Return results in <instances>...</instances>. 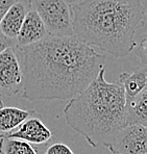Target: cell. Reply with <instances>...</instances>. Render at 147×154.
Returning a JSON list of instances; mask_svg holds the SVG:
<instances>
[{
    "label": "cell",
    "mask_w": 147,
    "mask_h": 154,
    "mask_svg": "<svg viewBox=\"0 0 147 154\" xmlns=\"http://www.w3.org/2000/svg\"><path fill=\"white\" fill-rule=\"evenodd\" d=\"M119 83L123 87L126 100L137 97L147 89V71L146 67L134 68L130 72H122L119 75Z\"/></svg>",
    "instance_id": "cell-10"
},
{
    "label": "cell",
    "mask_w": 147,
    "mask_h": 154,
    "mask_svg": "<svg viewBox=\"0 0 147 154\" xmlns=\"http://www.w3.org/2000/svg\"><path fill=\"white\" fill-rule=\"evenodd\" d=\"M14 45H15V43L10 41L8 38H6L1 32H0V53L3 52L5 49L10 48V47H14Z\"/></svg>",
    "instance_id": "cell-16"
},
{
    "label": "cell",
    "mask_w": 147,
    "mask_h": 154,
    "mask_svg": "<svg viewBox=\"0 0 147 154\" xmlns=\"http://www.w3.org/2000/svg\"><path fill=\"white\" fill-rule=\"evenodd\" d=\"M125 94L121 83L108 82L105 66L80 94L64 107L66 123L93 148L105 146L125 126Z\"/></svg>",
    "instance_id": "cell-3"
},
{
    "label": "cell",
    "mask_w": 147,
    "mask_h": 154,
    "mask_svg": "<svg viewBox=\"0 0 147 154\" xmlns=\"http://www.w3.org/2000/svg\"><path fill=\"white\" fill-rule=\"evenodd\" d=\"M20 54L22 97L29 101L70 100L80 94L105 66V54L76 37H51Z\"/></svg>",
    "instance_id": "cell-1"
},
{
    "label": "cell",
    "mask_w": 147,
    "mask_h": 154,
    "mask_svg": "<svg viewBox=\"0 0 147 154\" xmlns=\"http://www.w3.org/2000/svg\"><path fill=\"white\" fill-rule=\"evenodd\" d=\"M16 2V0H0V22L8 11V8Z\"/></svg>",
    "instance_id": "cell-15"
},
{
    "label": "cell",
    "mask_w": 147,
    "mask_h": 154,
    "mask_svg": "<svg viewBox=\"0 0 147 154\" xmlns=\"http://www.w3.org/2000/svg\"><path fill=\"white\" fill-rule=\"evenodd\" d=\"M33 116H39V114L35 109L26 110L15 106L3 105L0 107V135L15 130Z\"/></svg>",
    "instance_id": "cell-11"
},
{
    "label": "cell",
    "mask_w": 147,
    "mask_h": 154,
    "mask_svg": "<svg viewBox=\"0 0 147 154\" xmlns=\"http://www.w3.org/2000/svg\"><path fill=\"white\" fill-rule=\"evenodd\" d=\"M31 5L42 20L48 35L75 37L71 5L66 0H31Z\"/></svg>",
    "instance_id": "cell-4"
},
{
    "label": "cell",
    "mask_w": 147,
    "mask_h": 154,
    "mask_svg": "<svg viewBox=\"0 0 147 154\" xmlns=\"http://www.w3.org/2000/svg\"><path fill=\"white\" fill-rule=\"evenodd\" d=\"M0 154H38V151L21 140L0 139Z\"/></svg>",
    "instance_id": "cell-13"
},
{
    "label": "cell",
    "mask_w": 147,
    "mask_h": 154,
    "mask_svg": "<svg viewBox=\"0 0 147 154\" xmlns=\"http://www.w3.org/2000/svg\"><path fill=\"white\" fill-rule=\"evenodd\" d=\"M113 154H147V127L127 125L117 130L105 145Z\"/></svg>",
    "instance_id": "cell-5"
},
{
    "label": "cell",
    "mask_w": 147,
    "mask_h": 154,
    "mask_svg": "<svg viewBox=\"0 0 147 154\" xmlns=\"http://www.w3.org/2000/svg\"><path fill=\"white\" fill-rule=\"evenodd\" d=\"M47 35H48L42 20L31 5L24 18L18 37L16 38V47H25L36 44Z\"/></svg>",
    "instance_id": "cell-8"
},
{
    "label": "cell",
    "mask_w": 147,
    "mask_h": 154,
    "mask_svg": "<svg viewBox=\"0 0 147 154\" xmlns=\"http://www.w3.org/2000/svg\"><path fill=\"white\" fill-rule=\"evenodd\" d=\"M51 137L52 132L43 123L40 115L28 118L15 130L0 135V139H17L33 145H43Z\"/></svg>",
    "instance_id": "cell-7"
},
{
    "label": "cell",
    "mask_w": 147,
    "mask_h": 154,
    "mask_svg": "<svg viewBox=\"0 0 147 154\" xmlns=\"http://www.w3.org/2000/svg\"><path fill=\"white\" fill-rule=\"evenodd\" d=\"M66 1L68 2V3L71 5V4H73V3H76L77 1H80V0H66Z\"/></svg>",
    "instance_id": "cell-17"
},
{
    "label": "cell",
    "mask_w": 147,
    "mask_h": 154,
    "mask_svg": "<svg viewBox=\"0 0 147 154\" xmlns=\"http://www.w3.org/2000/svg\"><path fill=\"white\" fill-rule=\"evenodd\" d=\"M3 106V102H2V98H1V95H0V107Z\"/></svg>",
    "instance_id": "cell-18"
},
{
    "label": "cell",
    "mask_w": 147,
    "mask_h": 154,
    "mask_svg": "<svg viewBox=\"0 0 147 154\" xmlns=\"http://www.w3.org/2000/svg\"><path fill=\"white\" fill-rule=\"evenodd\" d=\"M31 6V0H16L0 22V32L15 43L27 12Z\"/></svg>",
    "instance_id": "cell-9"
},
{
    "label": "cell",
    "mask_w": 147,
    "mask_h": 154,
    "mask_svg": "<svg viewBox=\"0 0 147 154\" xmlns=\"http://www.w3.org/2000/svg\"><path fill=\"white\" fill-rule=\"evenodd\" d=\"M23 85L21 63L14 47L0 53V95L12 97L19 94Z\"/></svg>",
    "instance_id": "cell-6"
},
{
    "label": "cell",
    "mask_w": 147,
    "mask_h": 154,
    "mask_svg": "<svg viewBox=\"0 0 147 154\" xmlns=\"http://www.w3.org/2000/svg\"><path fill=\"white\" fill-rule=\"evenodd\" d=\"M71 14L74 35L116 58L137 48L136 33L146 16L142 0H80Z\"/></svg>",
    "instance_id": "cell-2"
},
{
    "label": "cell",
    "mask_w": 147,
    "mask_h": 154,
    "mask_svg": "<svg viewBox=\"0 0 147 154\" xmlns=\"http://www.w3.org/2000/svg\"><path fill=\"white\" fill-rule=\"evenodd\" d=\"M134 124L147 126V89L135 98L126 100L125 126Z\"/></svg>",
    "instance_id": "cell-12"
},
{
    "label": "cell",
    "mask_w": 147,
    "mask_h": 154,
    "mask_svg": "<svg viewBox=\"0 0 147 154\" xmlns=\"http://www.w3.org/2000/svg\"><path fill=\"white\" fill-rule=\"evenodd\" d=\"M45 154H74V152L65 143H54L46 149Z\"/></svg>",
    "instance_id": "cell-14"
}]
</instances>
